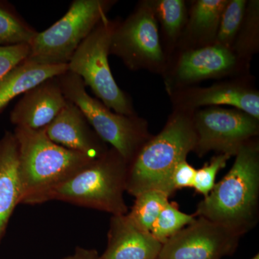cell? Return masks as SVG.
<instances>
[{
  "label": "cell",
  "instance_id": "cell-1",
  "mask_svg": "<svg viewBox=\"0 0 259 259\" xmlns=\"http://www.w3.org/2000/svg\"><path fill=\"white\" fill-rule=\"evenodd\" d=\"M231 169L197 204L202 217L241 237L259 219V146L252 140L236 155Z\"/></svg>",
  "mask_w": 259,
  "mask_h": 259
},
{
  "label": "cell",
  "instance_id": "cell-2",
  "mask_svg": "<svg viewBox=\"0 0 259 259\" xmlns=\"http://www.w3.org/2000/svg\"><path fill=\"white\" fill-rule=\"evenodd\" d=\"M21 204L46 202L48 194L93 160L53 142L44 129L15 127Z\"/></svg>",
  "mask_w": 259,
  "mask_h": 259
},
{
  "label": "cell",
  "instance_id": "cell-3",
  "mask_svg": "<svg viewBox=\"0 0 259 259\" xmlns=\"http://www.w3.org/2000/svg\"><path fill=\"white\" fill-rule=\"evenodd\" d=\"M197 142L193 117L177 113L163 130L144 145L130 163L126 192L136 197L145 191L156 190L170 197V177L177 164L187 160Z\"/></svg>",
  "mask_w": 259,
  "mask_h": 259
},
{
  "label": "cell",
  "instance_id": "cell-4",
  "mask_svg": "<svg viewBox=\"0 0 259 259\" xmlns=\"http://www.w3.org/2000/svg\"><path fill=\"white\" fill-rule=\"evenodd\" d=\"M128 163L114 148H109L48 194L46 202L62 201L97 209L112 215L128 212L126 192Z\"/></svg>",
  "mask_w": 259,
  "mask_h": 259
},
{
  "label": "cell",
  "instance_id": "cell-5",
  "mask_svg": "<svg viewBox=\"0 0 259 259\" xmlns=\"http://www.w3.org/2000/svg\"><path fill=\"white\" fill-rule=\"evenodd\" d=\"M57 79L65 97L79 107L99 137L111 145L129 165L151 138L147 122L136 115L112 112L87 93L82 79L77 75L67 71Z\"/></svg>",
  "mask_w": 259,
  "mask_h": 259
},
{
  "label": "cell",
  "instance_id": "cell-6",
  "mask_svg": "<svg viewBox=\"0 0 259 259\" xmlns=\"http://www.w3.org/2000/svg\"><path fill=\"white\" fill-rule=\"evenodd\" d=\"M115 1L74 0L50 28L37 32L29 44L27 59L44 65L68 64L80 44L107 17Z\"/></svg>",
  "mask_w": 259,
  "mask_h": 259
},
{
  "label": "cell",
  "instance_id": "cell-7",
  "mask_svg": "<svg viewBox=\"0 0 259 259\" xmlns=\"http://www.w3.org/2000/svg\"><path fill=\"white\" fill-rule=\"evenodd\" d=\"M116 21L102 19L68 63V71L82 79L97 98L116 113L135 116L132 102L116 83L108 56Z\"/></svg>",
  "mask_w": 259,
  "mask_h": 259
},
{
  "label": "cell",
  "instance_id": "cell-8",
  "mask_svg": "<svg viewBox=\"0 0 259 259\" xmlns=\"http://www.w3.org/2000/svg\"><path fill=\"white\" fill-rule=\"evenodd\" d=\"M197 142L194 151L202 156L209 151L236 156L259 133L258 120L238 110L211 107L193 117Z\"/></svg>",
  "mask_w": 259,
  "mask_h": 259
},
{
  "label": "cell",
  "instance_id": "cell-9",
  "mask_svg": "<svg viewBox=\"0 0 259 259\" xmlns=\"http://www.w3.org/2000/svg\"><path fill=\"white\" fill-rule=\"evenodd\" d=\"M110 54L120 58L133 70L163 64L157 19L149 3L141 5L122 23H116Z\"/></svg>",
  "mask_w": 259,
  "mask_h": 259
},
{
  "label": "cell",
  "instance_id": "cell-10",
  "mask_svg": "<svg viewBox=\"0 0 259 259\" xmlns=\"http://www.w3.org/2000/svg\"><path fill=\"white\" fill-rule=\"evenodd\" d=\"M241 237L202 217L162 245L158 259H222L236 251Z\"/></svg>",
  "mask_w": 259,
  "mask_h": 259
},
{
  "label": "cell",
  "instance_id": "cell-11",
  "mask_svg": "<svg viewBox=\"0 0 259 259\" xmlns=\"http://www.w3.org/2000/svg\"><path fill=\"white\" fill-rule=\"evenodd\" d=\"M44 129L53 142L92 159L100 157L109 149L79 107L68 100L60 113Z\"/></svg>",
  "mask_w": 259,
  "mask_h": 259
},
{
  "label": "cell",
  "instance_id": "cell-12",
  "mask_svg": "<svg viewBox=\"0 0 259 259\" xmlns=\"http://www.w3.org/2000/svg\"><path fill=\"white\" fill-rule=\"evenodd\" d=\"M66 102L57 76L51 78L23 95L10 112V122L15 127L44 128L60 113Z\"/></svg>",
  "mask_w": 259,
  "mask_h": 259
},
{
  "label": "cell",
  "instance_id": "cell-13",
  "mask_svg": "<svg viewBox=\"0 0 259 259\" xmlns=\"http://www.w3.org/2000/svg\"><path fill=\"white\" fill-rule=\"evenodd\" d=\"M150 232L140 229L127 214L112 215L101 259H158L162 248Z\"/></svg>",
  "mask_w": 259,
  "mask_h": 259
},
{
  "label": "cell",
  "instance_id": "cell-14",
  "mask_svg": "<svg viewBox=\"0 0 259 259\" xmlns=\"http://www.w3.org/2000/svg\"><path fill=\"white\" fill-rule=\"evenodd\" d=\"M236 64L231 49L214 44L184 53L177 64V78L185 83L211 79L230 72Z\"/></svg>",
  "mask_w": 259,
  "mask_h": 259
},
{
  "label": "cell",
  "instance_id": "cell-15",
  "mask_svg": "<svg viewBox=\"0 0 259 259\" xmlns=\"http://www.w3.org/2000/svg\"><path fill=\"white\" fill-rule=\"evenodd\" d=\"M21 197L18 144L14 134L5 131L0 139V242Z\"/></svg>",
  "mask_w": 259,
  "mask_h": 259
},
{
  "label": "cell",
  "instance_id": "cell-16",
  "mask_svg": "<svg viewBox=\"0 0 259 259\" xmlns=\"http://www.w3.org/2000/svg\"><path fill=\"white\" fill-rule=\"evenodd\" d=\"M68 71V64L44 65L25 59L0 80V114L18 97Z\"/></svg>",
  "mask_w": 259,
  "mask_h": 259
},
{
  "label": "cell",
  "instance_id": "cell-17",
  "mask_svg": "<svg viewBox=\"0 0 259 259\" xmlns=\"http://www.w3.org/2000/svg\"><path fill=\"white\" fill-rule=\"evenodd\" d=\"M189 102L193 107L229 105L259 120L258 93L239 85L218 84L200 89L190 95Z\"/></svg>",
  "mask_w": 259,
  "mask_h": 259
},
{
  "label": "cell",
  "instance_id": "cell-18",
  "mask_svg": "<svg viewBox=\"0 0 259 259\" xmlns=\"http://www.w3.org/2000/svg\"><path fill=\"white\" fill-rule=\"evenodd\" d=\"M36 33L13 5L0 0V47L29 45Z\"/></svg>",
  "mask_w": 259,
  "mask_h": 259
},
{
  "label": "cell",
  "instance_id": "cell-19",
  "mask_svg": "<svg viewBox=\"0 0 259 259\" xmlns=\"http://www.w3.org/2000/svg\"><path fill=\"white\" fill-rule=\"evenodd\" d=\"M226 0H199L191 13L190 29L194 35L205 40L215 39Z\"/></svg>",
  "mask_w": 259,
  "mask_h": 259
},
{
  "label": "cell",
  "instance_id": "cell-20",
  "mask_svg": "<svg viewBox=\"0 0 259 259\" xmlns=\"http://www.w3.org/2000/svg\"><path fill=\"white\" fill-rule=\"evenodd\" d=\"M135 198L127 217L140 229L150 232L162 209L169 202L170 197L161 191L151 190L141 192Z\"/></svg>",
  "mask_w": 259,
  "mask_h": 259
},
{
  "label": "cell",
  "instance_id": "cell-21",
  "mask_svg": "<svg viewBox=\"0 0 259 259\" xmlns=\"http://www.w3.org/2000/svg\"><path fill=\"white\" fill-rule=\"evenodd\" d=\"M196 218L194 214L182 212L176 203L169 202L162 209L150 233L163 244L186 226L193 223Z\"/></svg>",
  "mask_w": 259,
  "mask_h": 259
},
{
  "label": "cell",
  "instance_id": "cell-22",
  "mask_svg": "<svg viewBox=\"0 0 259 259\" xmlns=\"http://www.w3.org/2000/svg\"><path fill=\"white\" fill-rule=\"evenodd\" d=\"M246 5V1L244 0L228 1L223 10L215 37L217 45L230 49L243 23Z\"/></svg>",
  "mask_w": 259,
  "mask_h": 259
},
{
  "label": "cell",
  "instance_id": "cell-23",
  "mask_svg": "<svg viewBox=\"0 0 259 259\" xmlns=\"http://www.w3.org/2000/svg\"><path fill=\"white\" fill-rule=\"evenodd\" d=\"M156 19L169 38L175 39L180 33L186 21V6L182 0H159L149 3Z\"/></svg>",
  "mask_w": 259,
  "mask_h": 259
},
{
  "label": "cell",
  "instance_id": "cell-24",
  "mask_svg": "<svg viewBox=\"0 0 259 259\" xmlns=\"http://www.w3.org/2000/svg\"><path fill=\"white\" fill-rule=\"evenodd\" d=\"M231 158L229 155L218 153L211 158L210 161L205 163L202 168L196 169L193 187L197 193L207 197L215 185L216 177L218 172L225 168L227 161Z\"/></svg>",
  "mask_w": 259,
  "mask_h": 259
},
{
  "label": "cell",
  "instance_id": "cell-25",
  "mask_svg": "<svg viewBox=\"0 0 259 259\" xmlns=\"http://www.w3.org/2000/svg\"><path fill=\"white\" fill-rule=\"evenodd\" d=\"M28 44L0 47V80L28 58Z\"/></svg>",
  "mask_w": 259,
  "mask_h": 259
},
{
  "label": "cell",
  "instance_id": "cell-26",
  "mask_svg": "<svg viewBox=\"0 0 259 259\" xmlns=\"http://www.w3.org/2000/svg\"><path fill=\"white\" fill-rule=\"evenodd\" d=\"M196 168L190 165L187 160L177 165L170 177L169 189L173 194L177 190L193 187Z\"/></svg>",
  "mask_w": 259,
  "mask_h": 259
},
{
  "label": "cell",
  "instance_id": "cell-27",
  "mask_svg": "<svg viewBox=\"0 0 259 259\" xmlns=\"http://www.w3.org/2000/svg\"><path fill=\"white\" fill-rule=\"evenodd\" d=\"M63 259H101L96 250L86 249L77 247L74 254L65 257Z\"/></svg>",
  "mask_w": 259,
  "mask_h": 259
},
{
  "label": "cell",
  "instance_id": "cell-28",
  "mask_svg": "<svg viewBox=\"0 0 259 259\" xmlns=\"http://www.w3.org/2000/svg\"><path fill=\"white\" fill-rule=\"evenodd\" d=\"M250 259H259V254H258V253H257V254L255 255L253 257V258H251Z\"/></svg>",
  "mask_w": 259,
  "mask_h": 259
}]
</instances>
